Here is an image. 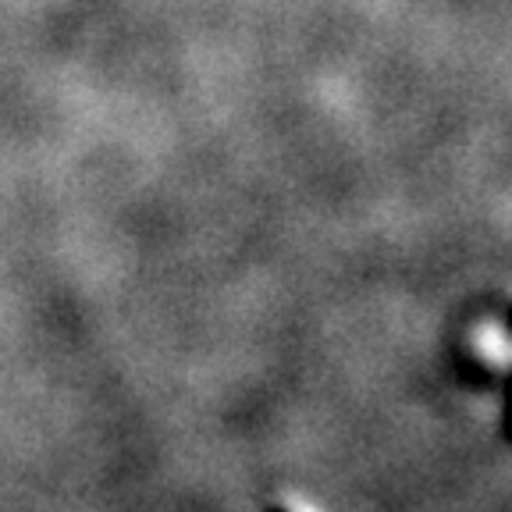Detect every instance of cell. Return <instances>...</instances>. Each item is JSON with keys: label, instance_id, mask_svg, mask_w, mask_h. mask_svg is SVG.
<instances>
[{"label": "cell", "instance_id": "cell-1", "mask_svg": "<svg viewBox=\"0 0 512 512\" xmlns=\"http://www.w3.org/2000/svg\"><path fill=\"white\" fill-rule=\"evenodd\" d=\"M505 434L512 441V377H509V388H505Z\"/></svg>", "mask_w": 512, "mask_h": 512}, {"label": "cell", "instance_id": "cell-2", "mask_svg": "<svg viewBox=\"0 0 512 512\" xmlns=\"http://www.w3.org/2000/svg\"><path fill=\"white\" fill-rule=\"evenodd\" d=\"M509 331H512V310H509Z\"/></svg>", "mask_w": 512, "mask_h": 512}, {"label": "cell", "instance_id": "cell-3", "mask_svg": "<svg viewBox=\"0 0 512 512\" xmlns=\"http://www.w3.org/2000/svg\"><path fill=\"white\" fill-rule=\"evenodd\" d=\"M271 512H285V509H271Z\"/></svg>", "mask_w": 512, "mask_h": 512}]
</instances>
